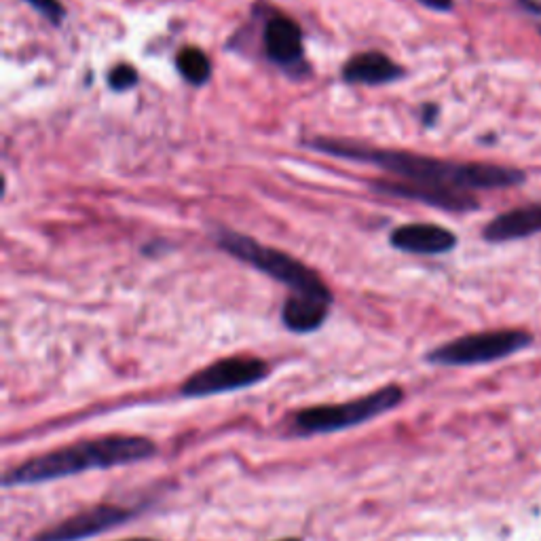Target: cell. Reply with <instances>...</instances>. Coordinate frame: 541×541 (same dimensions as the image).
Listing matches in <instances>:
<instances>
[{"label":"cell","mask_w":541,"mask_h":541,"mask_svg":"<svg viewBox=\"0 0 541 541\" xmlns=\"http://www.w3.org/2000/svg\"><path fill=\"white\" fill-rule=\"evenodd\" d=\"M307 148L330 157H341L349 161H360L375 165L379 170L394 174L400 180L446 186L455 191H489L508 189L525 182V174L514 167L491 165V163H457L436 159L429 155H417L408 151H387V148H370L358 142H347L337 138H313L305 140Z\"/></svg>","instance_id":"obj_1"},{"label":"cell","mask_w":541,"mask_h":541,"mask_svg":"<svg viewBox=\"0 0 541 541\" xmlns=\"http://www.w3.org/2000/svg\"><path fill=\"white\" fill-rule=\"evenodd\" d=\"M157 453V444L146 436L106 434L30 457L28 461L15 465L13 470L3 476V487H32V484L55 482L91 470L123 468V465H134L153 459Z\"/></svg>","instance_id":"obj_2"},{"label":"cell","mask_w":541,"mask_h":541,"mask_svg":"<svg viewBox=\"0 0 541 541\" xmlns=\"http://www.w3.org/2000/svg\"><path fill=\"white\" fill-rule=\"evenodd\" d=\"M216 244L220 250H225L233 258L244 260L246 265L265 273L267 277L275 279V282L284 284L294 296H315L334 303V296L324 279L313 269H309L305 263H301V260L290 256L288 252L269 248L265 244H260L254 237L241 235L229 229L216 231Z\"/></svg>","instance_id":"obj_3"},{"label":"cell","mask_w":541,"mask_h":541,"mask_svg":"<svg viewBox=\"0 0 541 541\" xmlns=\"http://www.w3.org/2000/svg\"><path fill=\"white\" fill-rule=\"evenodd\" d=\"M402 400L404 389L398 383H389L377 391H372V394L349 402L301 408L290 417L288 434L296 438H311L320 434L326 436L345 432V429L364 425L389 413V410L398 408Z\"/></svg>","instance_id":"obj_4"},{"label":"cell","mask_w":541,"mask_h":541,"mask_svg":"<svg viewBox=\"0 0 541 541\" xmlns=\"http://www.w3.org/2000/svg\"><path fill=\"white\" fill-rule=\"evenodd\" d=\"M531 343V334L516 328L474 332L432 349L425 356V360L434 366L491 364L514 356V353L527 349Z\"/></svg>","instance_id":"obj_5"},{"label":"cell","mask_w":541,"mask_h":541,"mask_svg":"<svg viewBox=\"0 0 541 541\" xmlns=\"http://www.w3.org/2000/svg\"><path fill=\"white\" fill-rule=\"evenodd\" d=\"M271 375L265 360L254 356H231L205 366L180 385L182 398H210L231 394L263 383Z\"/></svg>","instance_id":"obj_6"},{"label":"cell","mask_w":541,"mask_h":541,"mask_svg":"<svg viewBox=\"0 0 541 541\" xmlns=\"http://www.w3.org/2000/svg\"><path fill=\"white\" fill-rule=\"evenodd\" d=\"M134 516L136 510L113 506V503H100V506L85 508L60 520L58 525L39 531L32 535L30 541H83L123 527L125 522H129Z\"/></svg>","instance_id":"obj_7"},{"label":"cell","mask_w":541,"mask_h":541,"mask_svg":"<svg viewBox=\"0 0 541 541\" xmlns=\"http://www.w3.org/2000/svg\"><path fill=\"white\" fill-rule=\"evenodd\" d=\"M372 191L387 197H400V199H413L432 208L444 210V212H472L478 210V199L472 193L446 189V186H429V184H417L406 180H377L370 184Z\"/></svg>","instance_id":"obj_8"},{"label":"cell","mask_w":541,"mask_h":541,"mask_svg":"<svg viewBox=\"0 0 541 541\" xmlns=\"http://www.w3.org/2000/svg\"><path fill=\"white\" fill-rule=\"evenodd\" d=\"M263 47L267 58L286 72L303 68V30L292 17L271 13L263 28Z\"/></svg>","instance_id":"obj_9"},{"label":"cell","mask_w":541,"mask_h":541,"mask_svg":"<svg viewBox=\"0 0 541 541\" xmlns=\"http://www.w3.org/2000/svg\"><path fill=\"white\" fill-rule=\"evenodd\" d=\"M389 244L394 250L406 254L436 256L453 252L457 246V235L434 222H410L398 227L389 235Z\"/></svg>","instance_id":"obj_10"},{"label":"cell","mask_w":541,"mask_h":541,"mask_svg":"<svg viewBox=\"0 0 541 541\" xmlns=\"http://www.w3.org/2000/svg\"><path fill=\"white\" fill-rule=\"evenodd\" d=\"M404 77V68L381 51H364L353 55L343 66V81L349 85H387Z\"/></svg>","instance_id":"obj_11"},{"label":"cell","mask_w":541,"mask_h":541,"mask_svg":"<svg viewBox=\"0 0 541 541\" xmlns=\"http://www.w3.org/2000/svg\"><path fill=\"white\" fill-rule=\"evenodd\" d=\"M541 233V205H525L506 214L495 216L482 231L489 244H506V241L525 239Z\"/></svg>","instance_id":"obj_12"},{"label":"cell","mask_w":541,"mask_h":541,"mask_svg":"<svg viewBox=\"0 0 541 541\" xmlns=\"http://www.w3.org/2000/svg\"><path fill=\"white\" fill-rule=\"evenodd\" d=\"M332 301L315 296L290 294L282 307V324L294 334H309L320 330L328 320Z\"/></svg>","instance_id":"obj_13"},{"label":"cell","mask_w":541,"mask_h":541,"mask_svg":"<svg viewBox=\"0 0 541 541\" xmlns=\"http://www.w3.org/2000/svg\"><path fill=\"white\" fill-rule=\"evenodd\" d=\"M176 70L186 83L193 87H201L212 77V62L201 49L182 47L176 55Z\"/></svg>","instance_id":"obj_14"},{"label":"cell","mask_w":541,"mask_h":541,"mask_svg":"<svg viewBox=\"0 0 541 541\" xmlns=\"http://www.w3.org/2000/svg\"><path fill=\"white\" fill-rule=\"evenodd\" d=\"M138 81H140L138 70L129 64H117L113 70L108 72V87L117 93L134 89L138 85Z\"/></svg>","instance_id":"obj_15"},{"label":"cell","mask_w":541,"mask_h":541,"mask_svg":"<svg viewBox=\"0 0 541 541\" xmlns=\"http://www.w3.org/2000/svg\"><path fill=\"white\" fill-rule=\"evenodd\" d=\"M24 3H28L34 11H39L45 20L55 26H60L66 20V9L60 0H24Z\"/></svg>","instance_id":"obj_16"},{"label":"cell","mask_w":541,"mask_h":541,"mask_svg":"<svg viewBox=\"0 0 541 541\" xmlns=\"http://www.w3.org/2000/svg\"><path fill=\"white\" fill-rule=\"evenodd\" d=\"M421 110H423V113H421L423 125H427V127H432V125L436 123L438 115H440V110H438V106H432V104H427V106H423Z\"/></svg>","instance_id":"obj_17"},{"label":"cell","mask_w":541,"mask_h":541,"mask_svg":"<svg viewBox=\"0 0 541 541\" xmlns=\"http://www.w3.org/2000/svg\"><path fill=\"white\" fill-rule=\"evenodd\" d=\"M419 3L432 11H451L453 9V0H419Z\"/></svg>","instance_id":"obj_18"},{"label":"cell","mask_w":541,"mask_h":541,"mask_svg":"<svg viewBox=\"0 0 541 541\" xmlns=\"http://www.w3.org/2000/svg\"><path fill=\"white\" fill-rule=\"evenodd\" d=\"M518 3L522 7H527V11H531V13H541V5L537 3V0H518Z\"/></svg>","instance_id":"obj_19"},{"label":"cell","mask_w":541,"mask_h":541,"mask_svg":"<svg viewBox=\"0 0 541 541\" xmlns=\"http://www.w3.org/2000/svg\"><path fill=\"white\" fill-rule=\"evenodd\" d=\"M123 541H157V539H151V537H132V539H123Z\"/></svg>","instance_id":"obj_20"},{"label":"cell","mask_w":541,"mask_h":541,"mask_svg":"<svg viewBox=\"0 0 541 541\" xmlns=\"http://www.w3.org/2000/svg\"><path fill=\"white\" fill-rule=\"evenodd\" d=\"M277 541H303L301 537H284V539H277Z\"/></svg>","instance_id":"obj_21"}]
</instances>
